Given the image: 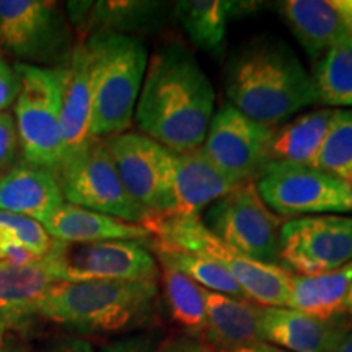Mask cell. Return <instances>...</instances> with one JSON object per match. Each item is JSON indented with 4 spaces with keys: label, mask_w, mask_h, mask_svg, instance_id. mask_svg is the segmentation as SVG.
I'll list each match as a JSON object with an SVG mask.
<instances>
[{
    "label": "cell",
    "mask_w": 352,
    "mask_h": 352,
    "mask_svg": "<svg viewBox=\"0 0 352 352\" xmlns=\"http://www.w3.org/2000/svg\"><path fill=\"white\" fill-rule=\"evenodd\" d=\"M214 107V87L195 54L170 43L148 59L134 120L140 134L183 153L201 148Z\"/></svg>",
    "instance_id": "6da1fadb"
},
{
    "label": "cell",
    "mask_w": 352,
    "mask_h": 352,
    "mask_svg": "<svg viewBox=\"0 0 352 352\" xmlns=\"http://www.w3.org/2000/svg\"><path fill=\"white\" fill-rule=\"evenodd\" d=\"M223 87L233 108L271 129L316 103L314 80L300 57L274 34L245 39L230 52Z\"/></svg>",
    "instance_id": "7a4b0ae2"
},
{
    "label": "cell",
    "mask_w": 352,
    "mask_h": 352,
    "mask_svg": "<svg viewBox=\"0 0 352 352\" xmlns=\"http://www.w3.org/2000/svg\"><path fill=\"white\" fill-rule=\"evenodd\" d=\"M158 283L152 280H56L38 316L83 333L129 331L155 314Z\"/></svg>",
    "instance_id": "3957f363"
},
{
    "label": "cell",
    "mask_w": 352,
    "mask_h": 352,
    "mask_svg": "<svg viewBox=\"0 0 352 352\" xmlns=\"http://www.w3.org/2000/svg\"><path fill=\"white\" fill-rule=\"evenodd\" d=\"M85 47L90 59L91 138L127 132L148 65L147 50L139 38L113 32L90 33Z\"/></svg>",
    "instance_id": "277c9868"
},
{
    "label": "cell",
    "mask_w": 352,
    "mask_h": 352,
    "mask_svg": "<svg viewBox=\"0 0 352 352\" xmlns=\"http://www.w3.org/2000/svg\"><path fill=\"white\" fill-rule=\"evenodd\" d=\"M142 226L152 233L157 252L183 253L219 261L235 277L246 300L259 307L287 308L290 277L279 264L246 258L215 236L199 217L151 215Z\"/></svg>",
    "instance_id": "5b68a950"
},
{
    "label": "cell",
    "mask_w": 352,
    "mask_h": 352,
    "mask_svg": "<svg viewBox=\"0 0 352 352\" xmlns=\"http://www.w3.org/2000/svg\"><path fill=\"white\" fill-rule=\"evenodd\" d=\"M20 90L13 104V118L25 162L57 171L64 160L60 95L63 69L15 64Z\"/></svg>",
    "instance_id": "8992f818"
},
{
    "label": "cell",
    "mask_w": 352,
    "mask_h": 352,
    "mask_svg": "<svg viewBox=\"0 0 352 352\" xmlns=\"http://www.w3.org/2000/svg\"><path fill=\"white\" fill-rule=\"evenodd\" d=\"M56 176L69 204L129 223H144L151 217L126 191L104 139H94L83 151L65 158Z\"/></svg>",
    "instance_id": "52a82bcc"
},
{
    "label": "cell",
    "mask_w": 352,
    "mask_h": 352,
    "mask_svg": "<svg viewBox=\"0 0 352 352\" xmlns=\"http://www.w3.org/2000/svg\"><path fill=\"white\" fill-rule=\"evenodd\" d=\"M72 44L67 20L56 3L43 0H0V47L19 64L59 69Z\"/></svg>",
    "instance_id": "ba28073f"
},
{
    "label": "cell",
    "mask_w": 352,
    "mask_h": 352,
    "mask_svg": "<svg viewBox=\"0 0 352 352\" xmlns=\"http://www.w3.org/2000/svg\"><path fill=\"white\" fill-rule=\"evenodd\" d=\"M56 280H160V266L139 241H52L50 253L39 259Z\"/></svg>",
    "instance_id": "9c48e42d"
},
{
    "label": "cell",
    "mask_w": 352,
    "mask_h": 352,
    "mask_svg": "<svg viewBox=\"0 0 352 352\" xmlns=\"http://www.w3.org/2000/svg\"><path fill=\"white\" fill-rule=\"evenodd\" d=\"M254 186L264 204L283 217L352 212V188L315 166L270 162Z\"/></svg>",
    "instance_id": "30bf717a"
},
{
    "label": "cell",
    "mask_w": 352,
    "mask_h": 352,
    "mask_svg": "<svg viewBox=\"0 0 352 352\" xmlns=\"http://www.w3.org/2000/svg\"><path fill=\"white\" fill-rule=\"evenodd\" d=\"M204 226L223 243L256 261L279 263V232L283 223L259 197L254 182L236 184L209 206Z\"/></svg>",
    "instance_id": "8fae6325"
},
{
    "label": "cell",
    "mask_w": 352,
    "mask_h": 352,
    "mask_svg": "<svg viewBox=\"0 0 352 352\" xmlns=\"http://www.w3.org/2000/svg\"><path fill=\"white\" fill-rule=\"evenodd\" d=\"M279 263L300 276L324 274L352 263V217L308 215L284 222Z\"/></svg>",
    "instance_id": "7c38bea8"
},
{
    "label": "cell",
    "mask_w": 352,
    "mask_h": 352,
    "mask_svg": "<svg viewBox=\"0 0 352 352\" xmlns=\"http://www.w3.org/2000/svg\"><path fill=\"white\" fill-rule=\"evenodd\" d=\"M107 140L126 191L151 215L173 206V152L140 132H122Z\"/></svg>",
    "instance_id": "4fadbf2b"
},
{
    "label": "cell",
    "mask_w": 352,
    "mask_h": 352,
    "mask_svg": "<svg viewBox=\"0 0 352 352\" xmlns=\"http://www.w3.org/2000/svg\"><path fill=\"white\" fill-rule=\"evenodd\" d=\"M274 129L250 120L230 103L210 121L201 151L232 184L254 182L270 164Z\"/></svg>",
    "instance_id": "5bb4252c"
},
{
    "label": "cell",
    "mask_w": 352,
    "mask_h": 352,
    "mask_svg": "<svg viewBox=\"0 0 352 352\" xmlns=\"http://www.w3.org/2000/svg\"><path fill=\"white\" fill-rule=\"evenodd\" d=\"M259 338L289 352H336L352 329L347 316L320 320L292 308L261 307Z\"/></svg>",
    "instance_id": "9a60e30c"
},
{
    "label": "cell",
    "mask_w": 352,
    "mask_h": 352,
    "mask_svg": "<svg viewBox=\"0 0 352 352\" xmlns=\"http://www.w3.org/2000/svg\"><path fill=\"white\" fill-rule=\"evenodd\" d=\"M279 12L311 59L352 36V0H287Z\"/></svg>",
    "instance_id": "2e32d148"
},
{
    "label": "cell",
    "mask_w": 352,
    "mask_h": 352,
    "mask_svg": "<svg viewBox=\"0 0 352 352\" xmlns=\"http://www.w3.org/2000/svg\"><path fill=\"white\" fill-rule=\"evenodd\" d=\"M54 171L20 162L0 173V210L41 223L64 204Z\"/></svg>",
    "instance_id": "e0dca14e"
},
{
    "label": "cell",
    "mask_w": 352,
    "mask_h": 352,
    "mask_svg": "<svg viewBox=\"0 0 352 352\" xmlns=\"http://www.w3.org/2000/svg\"><path fill=\"white\" fill-rule=\"evenodd\" d=\"M60 69H63L60 127H63L65 160L83 151L94 140L91 138L90 59H88L85 41L74 46L67 64Z\"/></svg>",
    "instance_id": "ac0fdd59"
},
{
    "label": "cell",
    "mask_w": 352,
    "mask_h": 352,
    "mask_svg": "<svg viewBox=\"0 0 352 352\" xmlns=\"http://www.w3.org/2000/svg\"><path fill=\"white\" fill-rule=\"evenodd\" d=\"M206 329L202 346L210 352H235L261 342L259 314L261 307L204 289Z\"/></svg>",
    "instance_id": "d6986e66"
},
{
    "label": "cell",
    "mask_w": 352,
    "mask_h": 352,
    "mask_svg": "<svg viewBox=\"0 0 352 352\" xmlns=\"http://www.w3.org/2000/svg\"><path fill=\"white\" fill-rule=\"evenodd\" d=\"M235 188L208 160L201 148L173 153V206L166 215L199 217V214Z\"/></svg>",
    "instance_id": "ffe728a7"
},
{
    "label": "cell",
    "mask_w": 352,
    "mask_h": 352,
    "mask_svg": "<svg viewBox=\"0 0 352 352\" xmlns=\"http://www.w3.org/2000/svg\"><path fill=\"white\" fill-rule=\"evenodd\" d=\"M41 226L52 240L65 243L91 241H139L152 243V233L142 223H129L109 215L64 202Z\"/></svg>",
    "instance_id": "44dd1931"
},
{
    "label": "cell",
    "mask_w": 352,
    "mask_h": 352,
    "mask_svg": "<svg viewBox=\"0 0 352 352\" xmlns=\"http://www.w3.org/2000/svg\"><path fill=\"white\" fill-rule=\"evenodd\" d=\"M54 283L39 261L0 263V342L13 329L38 316L39 303Z\"/></svg>",
    "instance_id": "7402d4cb"
},
{
    "label": "cell",
    "mask_w": 352,
    "mask_h": 352,
    "mask_svg": "<svg viewBox=\"0 0 352 352\" xmlns=\"http://www.w3.org/2000/svg\"><path fill=\"white\" fill-rule=\"evenodd\" d=\"M352 283V263L316 276L292 274L287 308L320 320L346 316V297Z\"/></svg>",
    "instance_id": "603a6c76"
},
{
    "label": "cell",
    "mask_w": 352,
    "mask_h": 352,
    "mask_svg": "<svg viewBox=\"0 0 352 352\" xmlns=\"http://www.w3.org/2000/svg\"><path fill=\"white\" fill-rule=\"evenodd\" d=\"M333 114V108L316 109L276 127L270 145V162L315 166Z\"/></svg>",
    "instance_id": "cb8c5ba5"
},
{
    "label": "cell",
    "mask_w": 352,
    "mask_h": 352,
    "mask_svg": "<svg viewBox=\"0 0 352 352\" xmlns=\"http://www.w3.org/2000/svg\"><path fill=\"white\" fill-rule=\"evenodd\" d=\"M240 6L223 0H182L175 3V16L196 47L209 56L220 57L227 36V23Z\"/></svg>",
    "instance_id": "d4e9b609"
},
{
    "label": "cell",
    "mask_w": 352,
    "mask_h": 352,
    "mask_svg": "<svg viewBox=\"0 0 352 352\" xmlns=\"http://www.w3.org/2000/svg\"><path fill=\"white\" fill-rule=\"evenodd\" d=\"M316 103L334 109H352V36L334 44L315 65Z\"/></svg>",
    "instance_id": "484cf974"
},
{
    "label": "cell",
    "mask_w": 352,
    "mask_h": 352,
    "mask_svg": "<svg viewBox=\"0 0 352 352\" xmlns=\"http://www.w3.org/2000/svg\"><path fill=\"white\" fill-rule=\"evenodd\" d=\"M158 266H160L164 297L171 320L183 331L201 338L206 329L204 289L173 266L168 264H158Z\"/></svg>",
    "instance_id": "4316f807"
},
{
    "label": "cell",
    "mask_w": 352,
    "mask_h": 352,
    "mask_svg": "<svg viewBox=\"0 0 352 352\" xmlns=\"http://www.w3.org/2000/svg\"><path fill=\"white\" fill-rule=\"evenodd\" d=\"M52 241L36 220L0 210V263L39 261L50 253Z\"/></svg>",
    "instance_id": "83f0119b"
},
{
    "label": "cell",
    "mask_w": 352,
    "mask_h": 352,
    "mask_svg": "<svg viewBox=\"0 0 352 352\" xmlns=\"http://www.w3.org/2000/svg\"><path fill=\"white\" fill-rule=\"evenodd\" d=\"M83 13L90 15L76 16L85 19L87 23L95 28L94 33L113 32L122 33L134 32V30L148 26L160 20V13L164 10V3L158 2H96L88 3L90 7H83V3H76Z\"/></svg>",
    "instance_id": "f1b7e54d"
},
{
    "label": "cell",
    "mask_w": 352,
    "mask_h": 352,
    "mask_svg": "<svg viewBox=\"0 0 352 352\" xmlns=\"http://www.w3.org/2000/svg\"><path fill=\"white\" fill-rule=\"evenodd\" d=\"M157 254L158 264H168V266L176 267L189 279L195 280L199 287L215 294H222V296L246 300L243 290L236 283L235 277L232 276V272L215 259L183 253L157 252Z\"/></svg>",
    "instance_id": "f546056e"
},
{
    "label": "cell",
    "mask_w": 352,
    "mask_h": 352,
    "mask_svg": "<svg viewBox=\"0 0 352 352\" xmlns=\"http://www.w3.org/2000/svg\"><path fill=\"white\" fill-rule=\"evenodd\" d=\"M315 168L352 188V109H334Z\"/></svg>",
    "instance_id": "4dcf8cb0"
},
{
    "label": "cell",
    "mask_w": 352,
    "mask_h": 352,
    "mask_svg": "<svg viewBox=\"0 0 352 352\" xmlns=\"http://www.w3.org/2000/svg\"><path fill=\"white\" fill-rule=\"evenodd\" d=\"M20 152L16 122L12 113H0V173L7 171Z\"/></svg>",
    "instance_id": "1f68e13d"
},
{
    "label": "cell",
    "mask_w": 352,
    "mask_h": 352,
    "mask_svg": "<svg viewBox=\"0 0 352 352\" xmlns=\"http://www.w3.org/2000/svg\"><path fill=\"white\" fill-rule=\"evenodd\" d=\"M20 90V78L15 65L0 56V113L15 104Z\"/></svg>",
    "instance_id": "d6a6232c"
},
{
    "label": "cell",
    "mask_w": 352,
    "mask_h": 352,
    "mask_svg": "<svg viewBox=\"0 0 352 352\" xmlns=\"http://www.w3.org/2000/svg\"><path fill=\"white\" fill-rule=\"evenodd\" d=\"M103 352H162L155 342L145 336H132L114 341L103 347Z\"/></svg>",
    "instance_id": "836d02e7"
},
{
    "label": "cell",
    "mask_w": 352,
    "mask_h": 352,
    "mask_svg": "<svg viewBox=\"0 0 352 352\" xmlns=\"http://www.w3.org/2000/svg\"><path fill=\"white\" fill-rule=\"evenodd\" d=\"M51 352H95L90 342L78 340V338H67V340L57 342Z\"/></svg>",
    "instance_id": "e575fe53"
},
{
    "label": "cell",
    "mask_w": 352,
    "mask_h": 352,
    "mask_svg": "<svg viewBox=\"0 0 352 352\" xmlns=\"http://www.w3.org/2000/svg\"><path fill=\"white\" fill-rule=\"evenodd\" d=\"M171 352H210L208 347H204L199 342L195 341H179L171 347Z\"/></svg>",
    "instance_id": "d590c367"
},
{
    "label": "cell",
    "mask_w": 352,
    "mask_h": 352,
    "mask_svg": "<svg viewBox=\"0 0 352 352\" xmlns=\"http://www.w3.org/2000/svg\"><path fill=\"white\" fill-rule=\"evenodd\" d=\"M235 352H289V351H284V349H280V347L270 344V342L261 341V342H258V344L243 347V349H239Z\"/></svg>",
    "instance_id": "8d00e7d4"
},
{
    "label": "cell",
    "mask_w": 352,
    "mask_h": 352,
    "mask_svg": "<svg viewBox=\"0 0 352 352\" xmlns=\"http://www.w3.org/2000/svg\"><path fill=\"white\" fill-rule=\"evenodd\" d=\"M336 352H352V329L349 331V334L342 340V342L338 347Z\"/></svg>",
    "instance_id": "74e56055"
},
{
    "label": "cell",
    "mask_w": 352,
    "mask_h": 352,
    "mask_svg": "<svg viewBox=\"0 0 352 352\" xmlns=\"http://www.w3.org/2000/svg\"><path fill=\"white\" fill-rule=\"evenodd\" d=\"M346 316L352 321V283L349 285V290H347V297H346Z\"/></svg>",
    "instance_id": "f35d334b"
},
{
    "label": "cell",
    "mask_w": 352,
    "mask_h": 352,
    "mask_svg": "<svg viewBox=\"0 0 352 352\" xmlns=\"http://www.w3.org/2000/svg\"><path fill=\"white\" fill-rule=\"evenodd\" d=\"M0 352H2V351H0Z\"/></svg>",
    "instance_id": "ab89813d"
}]
</instances>
